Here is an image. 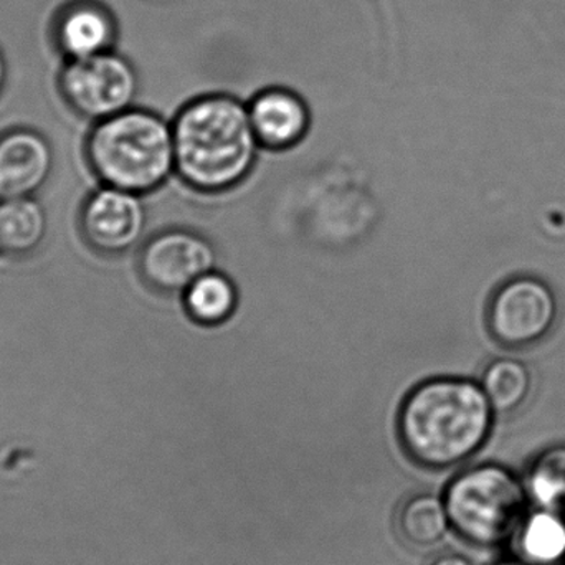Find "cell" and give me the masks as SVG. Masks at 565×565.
Returning <instances> with one entry per match:
<instances>
[{
	"label": "cell",
	"mask_w": 565,
	"mask_h": 565,
	"mask_svg": "<svg viewBox=\"0 0 565 565\" xmlns=\"http://www.w3.org/2000/svg\"><path fill=\"white\" fill-rule=\"evenodd\" d=\"M559 321V299L543 278L518 275L501 281L484 302L488 335L504 349H530L543 342Z\"/></svg>",
	"instance_id": "8992f818"
},
{
	"label": "cell",
	"mask_w": 565,
	"mask_h": 565,
	"mask_svg": "<svg viewBox=\"0 0 565 565\" xmlns=\"http://www.w3.org/2000/svg\"><path fill=\"white\" fill-rule=\"evenodd\" d=\"M478 381L497 415H511L520 411L533 392V374L520 359H491L481 369Z\"/></svg>",
	"instance_id": "4fadbf2b"
},
{
	"label": "cell",
	"mask_w": 565,
	"mask_h": 565,
	"mask_svg": "<svg viewBox=\"0 0 565 565\" xmlns=\"http://www.w3.org/2000/svg\"><path fill=\"white\" fill-rule=\"evenodd\" d=\"M497 412L473 375H435L412 388L398 412L402 450L430 470L458 467L487 445Z\"/></svg>",
	"instance_id": "6da1fadb"
},
{
	"label": "cell",
	"mask_w": 565,
	"mask_h": 565,
	"mask_svg": "<svg viewBox=\"0 0 565 565\" xmlns=\"http://www.w3.org/2000/svg\"><path fill=\"white\" fill-rule=\"evenodd\" d=\"M50 39L65 62L88 58L118 49L121 23L103 0H68L53 15Z\"/></svg>",
	"instance_id": "9c48e42d"
},
{
	"label": "cell",
	"mask_w": 565,
	"mask_h": 565,
	"mask_svg": "<svg viewBox=\"0 0 565 565\" xmlns=\"http://www.w3.org/2000/svg\"><path fill=\"white\" fill-rule=\"evenodd\" d=\"M79 231L86 245L102 257L136 254L151 231L145 195L103 185L83 204Z\"/></svg>",
	"instance_id": "ba28073f"
},
{
	"label": "cell",
	"mask_w": 565,
	"mask_h": 565,
	"mask_svg": "<svg viewBox=\"0 0 565 565\" xmlns=\"http://www.w3.org/2000/svg\"><path fill=\"white\" fill-rule=\"evenodd\" d=\"M135 258L142 281L162 295H184L198 278L218 268L211 238L182 225L151 228Z\"/></svg>",
	"instance_id": "52a82bcc"
},
{
	"label": "cell",
	"mask_w": 565,
	"mask_h": 565,
	"mask_svg": "<svg viewBox=\"0 0 565 565\" xmlns=\"http://www.w3.org/2000/svg\"><path fill=\"white\" fill-rule=\"evenodd\" d=\"M445 508L451 526L468 543L503 546L518 536L526 520V490L508 468L478 465L448 484Z\"/></svg>",
	"instance_id": "277c9868"
},
{
	"label": "cell",
	"mask_w": 565,
	"mask_h": 565,
	"mask_svg": "<svg viewBox=\"0 0 565 565\" xmlns=\"http://www.w3.org/2000/svg\"><path fill=\"white\" fill-rule=\"evenodd\" d=\"M172 135L175 175L205 194L237 188L260 158L248 103L228 93H207L185 103L172 118Z\"/></svg>",
	"instance_id": "7a4b0ae2"
},
{
	"label": "cell",
	"mask_w": 565,
	"mask_h": 565,
	"mask_svg": "<svg viewBox=\"0 0 565 565\" xmlns=\"http://www.w3.org/2000/svg\"><path fill=\"white\" fill-rule=\"evenodd\" d=\"M58 92L72 111L98 122L139 105L142 78L136 63L115 49L66 60L58 73Z\"/></svg>",
	"instance_id": "5b68a950"
},
{
	"label": "cell",
	"mask_w": 565,
	"mask_h": 565,
	"mask_svg": "<svg viewBox=\"0 0 565 565\" xmlns=\"http://www.w3.org/2000/svg\"><path fill=\"white\" fill-rule=\"evenodd\" d=\"M86 161L103 185L152 194L175 175L172 121L136 105L95 122L86 139Z\"/></svg>",
	"instance_id": "3957f363"
},
{
	"label": "cell",
	"mask_w": 565,
	"mask_h": 565,
	"mask_svg": "<svg viewBox=\"0 0 565 565\" xmlns=\"http://www.w3.org/2000/svg\"><path fill=\"white\" fill-rule=\"evenodd\" d=\"M494 565H533V564L526 563V561H524V559H510V561H501V563H498Z\"/></svg>",
	"instance_id": "ffe728a7"
},
{
	"label": "cell",
	"mask_w": 565,
	"mask_h": 565,
	"mask_svg": "<svg viewBox=\"0 0 565 565\" xmlns=\"http://www.w3.org/2000/svg\"><path fill=\"white\" fill-rule=\"evenodd\" d=\"M527 490L541 510L565 516V445H554L534 458Z\"/></svg>",
	"instance_id": "e0dca14e"
},
{
	"label": "cell",
	"mask_w": 565,
	"mask_h": 565,
	"mask_svg": "<svg viewBox=\"0 0 565 565\" xmlns=\"http://www.w3.org/2000/svg\"><path fill=\"white\" fill-rule=\"evenodd\" d=\"M521 556L533 565H557L565 559V516L541 510L526 516L518 533Z\"/></svg>",
	"instance_id": "2e32d148"
},
{
	"label": "cell",
	"mask_w": 565,
	"mask_h": 565,
	"mask_svg": "<svg viewBox=\"0 0 565 565\" xmlns=\"http://www.w3.org/2000/svg\"><path fill=\"white\" fill-rule=\"evenodd\" d=\"M46 214L32 198L0 201V252L22 258L35 254L45 241Z\"/></svg>",
	"instance_id": "7c38bea8"
},
{
	"label": "cell",
	"mask_w": 565,
	"mask_h": 565,
	"mask_svg": "<svg viewBox=\"0 0 565 565\" xmlns=\"http://www.w3.org/2000/svg\"><path fill=\"white\" fill-rule=\"evenodd\" d=\"M428 565H471L465 559L463 556H458V554H440V556L434 557V559L428 563Z\"/></svg>",
	"instance_id": "ac0fdd59"
},
{
	"label": "cell",
	"mask_w": 565,
	"mask_h": 565,
	"mask_svg": "<svg viewBox=\"0 0 565 565\" xmlns=\"http://www.w3.org/2000/svg\"><path fill=\"white\" fill-rule=\"evenodd\" d=\"M395 526L405 543L417 547L437 544L447 534L450 520L447 508L434 494H412L402 501Z\"/></svg>",
	"instance_id": "9a60e30c"
},
{
	"label": "cell",
	"mask_w": 565,
	"mask_h": 565,
	"mask_svg": "<svg viewBox=\"0 0 565 565\" xmlns=\"http://www.w3.org/2000/svg\"><path fill=\"white\" fill-rule=\"evenodd\" d=\"M182 301L188 315L199 324H222L237 309V285L224 271H209L185 289Z\"/></svg>",
	"instance_id": "5bb4252c"
},
{
	"label": "cell",
	"mask_w": 565,
	"mask_h": 565,
	"mask_svg": "<svg viewBox=\"0 0 565 565\" xmlns=\"http://www.w3.org/2000/svg\"><path fill=\"white\" fill-rule=\"evenodd\" d=\"M52 171L53 149L45 136L26 128L0 135V201L32 198Z\"/></svg>",
	"instance_id": "30bf717a"
},
{
	"label": "cell",
	"mask_w": 565,
	"mask_h": 565,
	"mask_svg": "<svg viewBox=\"0 0 565 565\" xmlns=\"http://www.w3.org/2000/svg\"><path fill=\"white\" fill-rule=\"evenodd\" d=\"M7 78H9V65H7L6 53L0 49V95L6 89Z\"/></svg>",
	"instance_id": "d6986e66"
},
{
	"label": "cell",
	"mask_w": 565,
	"mask_h": 565,
	"mask_svg": "<svg viewBox=\"0 0 565 565\" xmlns=\"http://www.w3.org/2000/svg\"><path fill=\"white\" fill-rule=\"evenodd\" d=\"M248 113L262 148L285 151L302 141L311 128V108L295 89L268 86L248 99Z\"/></svg>",
	"instance_id": "8fae6325"
}]
</instances>
